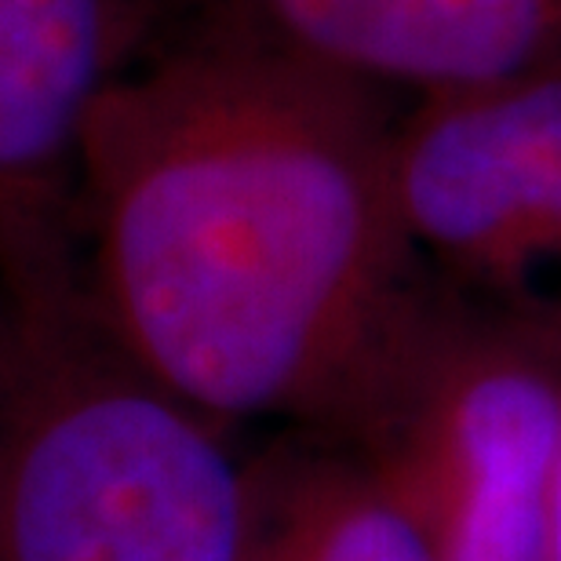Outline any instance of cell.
<instances>
[{"label": "cell", "mask_w": 561, "mask_h": 561, "mask_svg": "<svg viewBox=\"0 0 561 561\" xmlns=\"http://www.w3.org/2000/svg\"><path fill=\"white\" fill-rule=\"evenodd\" d=\"M373 84L285 37L117 77L77 153L88 313L222 426H357L426 296Z\"/></svg>", "instance_id": "cell-1"}, {"label": "cell", "mask_w": 561, "mask_h": 561, "mask_svg": "<svg viewBox=\"0 0 561 561\" xmlns=\"http://www.w3.org/2000/svg\"><path fill=\"white\" fill-rule=\"evenodd\" d=\"M15 310L0 561H244L260 478L227 426L128 365L81 285Z\"/></svg>", "instance_id": "cell-2"}, {"label": "cell", "mask_w": 561, "mask_h": 561, "mask_svg": "<svg viewBox=\"0 0 561 561\" xmlns=\"http://www.w3.org/2000/svg\"><path fill=\"white\" fill-rule=\"evenodd\" d=\"M561 332L522 313L420 302L383 394L357 426L362 463L437 561H543L561 453Z\"/></svg>", "instance_id": "cell-3"}, {"label": "cell", "mask_w": 561, "mask_h": 561, "mask_svg": "<svg viewBox=\"0 0 561 561\" xmlns=\"http://www.w3.org/2000/svg\"><path fill=\"white\" fill-rule=\"evenodd\" d=\"M394 186L420 255L558 329L547 271L561 219V73L420 99L394 128Z\"/></svg>", "instance_id": "cell-4"}, {"label": "cell", "mask_w": 561, "mask_h": 561, "mask_svg": "<svg viewBox=\"0 0 561 561\" xmlns=\"http://www.w3.org/2000/svg\"><path fill=\"white\" fill-rule=\"evenodd\" d=\"M142 0H0V285L73 288L66 222L88 114L117 81Z\"/></svg>", "instance_id": "cell-5"}, {"label": "cell", "mask_w": 561, "mask_h": 561, "mask_svg": "<svg viewBox=\"0 0 561 561\" xmlns=\"http://www.w3.org/2000/svg\"><path fill=\"white\" fill-rule=\"evenodd\" d=\"M274 33L420 99L561 73V0H263Z\"/></svg>", "instance_id": "cell-6"}, {"label": "cell", "mask_w": 561, "mask_h": 561, "mask_svg": "<svg viewBox=\"0 0 561 561\" xmlns=\"http://www.w3.org/2000/svg\"><path fill=\"white\" fill-rule=\"evenodd\" d=\"M244 561H437L416 522L362 459H329L260 478V514Z\"/></svg>", "instance_id": "cell-7"}, {"label": "cell", "mask_w": 561, "mask_h": 561, "mask_svg": "<svg viewBox=\"0 0 561 561\" xmlns=\"http://www.w3.org/2000/svg\"><path fill=\"white\" fill-rule=\"evenodd\" d=\"M19 357V310L4 288H0V412H4L11 373H15Z\"/></svg>", "instance_id": "cell-8"}, {"label": "cell", "mask_w": 561, "mask_h": 561, "mask_svg": "<svg viewBox=\"0 0 561 561\" xmlns=\"http://www.w3.org/2000/svg\"><path fill=\"white\" fill-rule=\"evenodd\" d=\"M543 561H561V453L551 485V503H547V533H543Z\"/></svg>", "instance_id": "cell-9"}]
</instances>
